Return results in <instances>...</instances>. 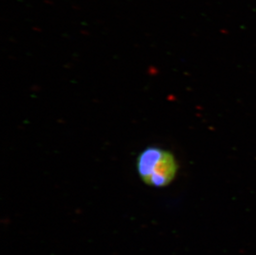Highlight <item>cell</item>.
Instances as JSON below:
<instances>
[{
  "label": "cell",
  "instance_id": "obj_1",
  "mask_svg": "<svg viewBox=\"0 0 256 255\" xmlns=\"http://www.w3.org/2000/svg\"><path fill=\"white\" fill-rule=\"evenodd\" d=\"M136 169L145 185L161 188H166L174 182L178 172L179 165L170 150L152 146L138 154Z\"/></svg>",
  "mask_w": 256,
  "mask_h": 255
}]
</instances>
